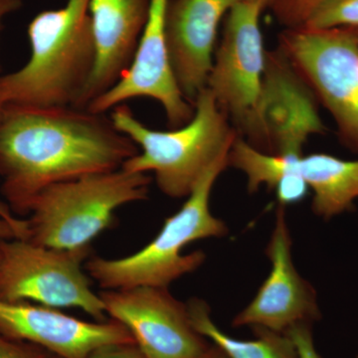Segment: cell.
Segmentation results:
<instances>
[{"instance_id": "1", "label": "cell", "mask_w": 358, "mask_h": 358, "mask_svg": "<svg viewBox=\"0 0 358 358\" xmlns=\"http://www.w3.org/2000/svg\"><path fill=\"white\" fill-rule=\"evenodd\" d=\"M138 152L106 114L72 106H6L0 119L1 192L13 213L28 215L46 188L117 171Z\"/></svg>"}, {"instance_id": "2", "label": "cell", "mask_w": 358, "mask_h": 358, "mask_svg": "<svg viewBox=\"0 0 358 358\" xmlns=\"http://www.w3.org/2000/svg\"><path fill=\"white\" fill-rule=\"evenodd\" d=\"M89 6L90 0H67L30 21L29 59L0 76L4 106L79 108L96 59Z\"/></svg>"}, {"instance_id": "3", "label": "cell", "mask_w": 358, "mask_h": 358, "mask_svg": "<svg viewBox=\"0 0 358 358\" xmlns=\"http://www.w3.org/2000/svg\"><path fill=\"white\" fill-rule=\"evenodd\" d=\"M110 117L115 129L140 150L122 169L154 173L160 192L171 199L187 197L207 169L229 152L238 136L207 88L195 100L192 119L173 131L148 128L127 103L115 107Z\"/></svg>"}, {"instance_id": "4", "label": "cell", "mask_w": 358, "mask_h": 358, "mask_svg": "<svg viewBox=\"0 0 358 358\" xmlns=\"http://www.w3.org/2000/svg\"><path fill=\"white\" fill-rule=\"evenodd\" d=\"M228 154L207 169L185 204L166 219L159 234L140 251L119 259L90 257L85 262L90 278L103 289L169 288L176 280L199 270L206 254L200 250L183 254V249L199 240L222 238L229 233L226 223L210 209L212 188L228 167Z\"/></svg>"}, {"instance_id": "5", "label": "cell", "mask_w": 358, "mask_h": 358, "mask_svg": "<svg viewBox=\"0 0 358 358\" xmlns=\"http://www.w3.org/2000/svg\"><path fill=\"white\" fill-rule=\"evenodd\" d=\"M152 180L148 173L120 169L52 185L30 206L26 240L55 249H91L114 225L117 209L148 199Z\"/></svg>"}, {"instance_id": "6", "label": "cell", "mask_w": 358, "mask_h": 358, "mask_svg": "<svg viewBox=\"0 0 358 358\" xmlns=\"http://www.w3.org/2000/svg\"><path fill=\"white\" fill-rule=\"evenodd\" d=\"M90 254L91 249L50 248L18 238L4 241L0 244V300L80 308L96 322L109 320L84 271Z\"/></svg>"}, {"instance_id": "7", "label": "cell", "mask_w": 358, "mask_h": 358, "mask_svg": "<svg viewBox=\"0 0 358 358\" xmlns=\"http://www.w3.org/2000/svg\"><path fill=\"white\" fill-rule=\"evenodd\" d=\"M280 49L333 115L341 141L358 152L357 28H288Z\"/></svg>"}, {"instance_id": "8", "label": "cell", "mask_w": 358, "mask_h": 358, "mask_svg": "<svg viewBox=\"0 0 358 358\" xmlns=\"http://www.w3.org/2000/svg\"><path fill=\"white\" fill-rule=\"evenodd\" d=\"M264 7L239 1L226 18L206 88L220 110L247 133L262 91L266 53L260 28Z\"/></svg>"}, {"instance_id": "9", "label": "cell", "mask_w": 358, "mask_h": 358, "mask_svg": "<svg viewBox=\"0 0 358 358\" xmlns=\"http://www.w3.org/2000/svg\"><path fill=\"white\" fill-rule=\"evenodd\" d=\"M99 294L108 317L129 329L145 358H197L210 348V341L193 327L187 303L169 288L140 286Z\"/></svg>"}, {"instance_id": "10", "label": "cell", "mask_w": 358, "mask_h": 358, "mask_svg": "<svg viewBox=\"0 0 358 358\" xmlns=\"http://www.w3.org/2000/svg\"><path fill=\"white\" fill-rule=\"evenodd\" d=\"M305 83L281 49L266 53L262 91L246 133L250 145L267 154L300 155L310 134L324 133Z\"/></svg>"}, {"instance_id": "11", "label": "cell", "mask_w": 358, "mask_h": 358, "mask_svg": "<svg viewBox=\"0 0 358 358\" xmlns=\"http://www.w3.org/2000/svg\"><path fill=\"white\" fill-rule=\"evenodd\" d=\"M292 246L286 207L279 204L274 228L265 250L270 272L253 300L235 315L233 327H263L286 334L294 326H313L320 320L317 292L296 270Z\"/></svg>"}, {"instance_id": "12", "label": "cell", "mask_w": 358, "mask_h": 358, "mask_svg": "<svg viewBox=\"0 0 358 358\" xmlns=\"http://www.w3.org/2000/svg\"><path fill=\"white\" fill-rule=\"evenodd\" d=\"M169 0H150V13L133 62L119 82L93 101L87 109L106 114L117 106L138 98L157 101L164 108L167 122L176 128L185 126L194 115L174 78L166 33Z\"/></svg>"}, {"instance_id": "13", "label": "cell", "mask_w": 358, "mask_h": 358, "mask_svg": "<svg viewBox=\"0 0 358 358\" xmlns=\"http://www.w3.org/2000/svg\"><path fill=\"white\" fill-rule=\"evenodd\" d=\"M0 334L59 358H87L101 346L134 343L129 329L117 320L88 322L28 301L0 300Z\"/></svg>"}, {"instance_id": "14", "label": "cell", "mask_w": 358, "mask_h": 358, "mask_svg": "<svg viewBox=\"0 0 358 358\" xmlns=\"http://www.w3.org/2000/svg\"><path fill=\"white\" fill-rule=\"evenodd\" d=\"M240 0H169L166 33L176 83L188 103L195 100L213 65L219 24Z\"/></svg>"}, {"instance_id": "15", "label": "cell", "mask_w": 358, "mask_h": 358, "mask_svg": "<svg viewBox=\"0 0 358 358\" xmlns=\"http://www.w3.org/2000/svg\"><path fill=\"white\" fill-rule=\"evenodd\" d=\"M150 6V0H90L96 59L79 108L88 107L112 89L129 69Z\"/></svg>"}, {"instance_id": "16", "label": "cell", "mask_w": 358, "mask_h": 358, "mask_svg": "<svg viewBox=\"0 0 358 358\" xmlns=\"http://www.w3.org/2000/svg\"><path fill=\"white\" fill-rule=\"evenodd\" d=\"M288 173L300 176L313 190L312 210L324 220L352 210L358 199V160L326 154L277 155L278 181Z\"/></svg>"}, {"instance_id": "17", "label": "cell", "mask_w": 358, "mask_h": 358, "mask_svg": "<svg viewBox=\"0 0 358 358\" xmlns=\"http://www.w3.org/2000/svg\"><path fill=\"white\" fill-rule=\"evenodd\" d=\"M187 307L193 327L227 358H299L296 346L287 334L252 327L255 338H235L213 322L206 301L192 299Z\"/></svg>"}, {"instance_id": "18", "label": "cell", "mask_w": 358, "mask_h": 358, "mask_svg": "<svg viewBox=\"0 0 358 358\" xmlns=\"http://www.w3.org/2000/svg\"><path fill=\"white\" fill-rule=\"evenodd\" d=\"M301 27L315 30L358 28V0H324Z\"/></svg>"}, {"instance_id": "19", "label": "cell", "mask_w": 358, "mask_h": 358, "mask_svg": "<svg viewBox=\"0 0 358 358\" xmlns=\"http://www.w3.org/2000/svg\"><path fill=\"white\" fill-rule=\"evenodd\" d=\"M324 0H272L268 7L277 20L288 28L301 27L320 2Z\"/></svg>"}, {"instance_id": "20", "label": "cell", "mask_w": 358, "mask_h": 358, "mask_svg": "<svg viewBox=\"0 0 358 358\" xmlns=\"http://www.w3.org/2000/svg\"><path fill=\"white\" fill-rule=\"evenodd\" d=\"M274 190L282 206L299 203L307 196L308 187L305 181L296 174L288 173L282 176L275 185Z\"/></svg>"}, {"instance_id": "21", "label": "cell", "mask_w": 358, "mask_h": 358, "mask_svg": "<svg viewBox=\"0 0 358 358\" xmlns=\"http://www.w3.org/2000/svg\"><path fill=\"white\" fill-rule=\"evenodd\" d=\"M0 358H56V357L38 345L9 338L0 334Z\"/></svg>"}, {"instance_id": "22", "label": "cell", "mask_w": 358, "mask_h": 358, "mask_svg": "<svg viewBox=\"0 0 358 358\" xmlns=\"http://www.w3.org/2000/svg\"><path fill=\"white\" fill-rule=\"evenodd\" d=\"M286 334L296 346L299 358H322L315 348L313 324H298L289 329Z\"/></svg>"}, {"instance_id": "23", "label": "cell", "mask_w": 358, "mask_h": 358, "mask_svg": "<svg viewBox=\"0 0 358 358\" xmlns=\"http://www.w3.org/2000/svg\"><path fill=\"white\" fill-rule=\"evenodd\" d=\"M56 358H59L56 357ZM87 358H145L136 343H115L101 346Z\"/></svg>"}, {"instance_id": "24", "label": "cell", "mask_w": 358, "mask_h": 358, "mask_svg": "<svg viewBox=\"0 0 358 358\" xmlns=\"http://www.w3.org/2000/svg\"><path fill=\"white\" fill-rule=\"evenodd\" d=\"M4 107H6V106L0 101V119H1V115L3 114ZM0 218L4 219V220L7 221V222L13 226L14 229L17 231L20 239H27V219H21L14 215L13 211L11 210L9 205L6 203V202L1 201V200H0Z\"/></svg>"}, {"instance_id": "25", "label": "cell", "mask_w": 358, "mask_h": 358, "mask_svg": "<svg viewBox=\"0 0 358 358\" xmlns=\"http://www.w3.org/2000/svg\"><path fill=\"white\" fill-rule=\"evenodd\" d=\"M22 4V0H0V33H1L4 20L9 14L20 10Z\"/></svg>"}, {"instance_id": "26", "label": "cell", "mask_w": 358, "mask_h": 358, "mask_svg": "<svg viewBox=\"0 0 358 358\" xmlns=\"http://www.w3.org/2000/svg\"><path fill=\"white\" fill-rule=\"evenodd\" d=\"M16 238L20 239L17 231L4 219L0 218V244L7 240L16 239Z\"/></svg>"}, {"instance_id": "27", "label": "cell", "mask_w": 358, "mask_h": 358, "mask_svg": "<svg viewBox=\"0 0 358 358\" xmlns=\"http://www.w3.org/2000/svg\"><path fill=\"white\" fill-rule=\"evenodd\" d=\"M197 358H227L226 357V355H224L222 352H221L220 350L217 348V346H215L214 345H212L210 348H209L208 350H207L206 352L204 353L203 355H201L200 357Z\"/></svg>"}, {"instance_id": "28", "label": "cell", "mask_w": 358, "mask_h": 358, "mask_svg": "<svg viewBox=\"0 0 358 358\" xmlns=\"http://www.w3.org/2000/svg\"><path fill=\"white\" fill-rule=\"evenodd\" d=\"M240 1L248 2V3L258 4V6L268 7L272 0H240Z\"/></svg>"}, {"instance_id": "29", "label": "cell", "mask_w": 358, "mask_h": 358, "mask_svg": "<svg viewBox=\"0 0 358 358\" xmlns=\"http://www.w3.org/2000/svg\"><path fill=\"white\" fill-rule=\"evenodd\" d=\"M357 358H358V355H357Z\"/></svg>"}]
</instances>
